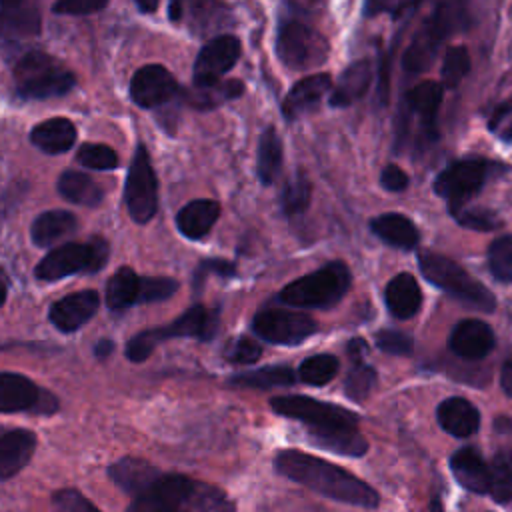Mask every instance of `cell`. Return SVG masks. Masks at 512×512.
Listing matches in <instances>:
<instances>
[{"instance_id": "74e56055", "label": "cell", "mask_w": 512, "mask_h": 512, "mask_svg": "<svg viewBox=\"0 0 512 512\" xmlns=\"http://www.w3.org/2000/svg\"><path fill=\"white\" fill-rule=\"evenodd\" d=\"M490 466V490L488 494L504 504L512 500V450H500L492 458Z\"/></svg>"}, {"instance_id": "cb8c5ba5", "label": "cell", "mask_w": 512, "mask_h": 512, "mask_svg": "<svg viewBox=\"0 0 512 512\" xmlns=\"http://www.w3.org/2000/svg\"><path fill=\"white\" fill-rule=\"evenodd\" d=\"M450 470L462 488L474 494H486L490 490V466L476 448L464 446L456 450L450 456Z\"/></svg>"}, {"instance_id": "4dcf8cb0", "label": "cell", "mask_w": 512, "mask_h": 512, "mask_svg": "<svg viewBox=\"0 0 512 512\" xmlns=\"http://www.w3.org/2000/svg\"><path fill=\"white\" fill-rule=\"evenodd\" d=\"M30 140L46 154H62L76 144V126L68 118H48L32 128Z\"/></svg>"}, {"instance_id": "bcb514c9", "label": "cell", "mask_w": 512, "mask_h": 512, "mask_svg": "<svg viewBox=\"0 0 512 512\" xmlns=\"http://www.w3.org/2000/svg\"><path fill=\"white\" fill-rule=\"evenodd\" d=\"M456 222L464 228H470V230H478V232H488V230H494L500 226V218L486 210V208H460V210H454L450 212Z\"/></svg>"}, {"instance_id": "e0dca14e", "label": "cell", "mask_w": 512, "mask_h": 512, "mask_svg": "<svg viewBox=\"0 0 512 512\" xmlns=\"http://www.w3.org/2000/svg\"><path fill=\"white\" fill-rule=\"evenodd\" d=\"M240 58V40L232 34H220L206 42L194 62V86H208L220 82Z\"/></svg>"}, {"instance_id": "60d3db41", "label": "cell", "mask_w": 512, "mask_h": 512, "mask_svg": "<svg viewBox=\"0 0 512 512\" xmlns=\"http://www.w3.org/2000/svg\"><path fill=\"white\" fill-rule=\"evenodd\" d=\"M376 384V370L362 360L352 362L344 380V392L354 402H364Z\"/></svg>"}, {"instance_id": "8d00e7d4", "label": "cell", "mask_w": 512, "mask_h": 512, "mask_svg": "<svg viewBox=\"0 0 512 512\" xmlns=\"http://www.w3.org/2000/svg\"><path fill=\"white\" fill-rule=\"evenodd\" d=\"M296 374L290 366H266L250 372L236 374L228 380L234 388H278V386H292L296 382Z\"/></svg>"}, {"instance_id": "7c38bea8", "label": "cell", "mask_w": 512, "mask_h": 512, "mask_svg": "<svg viewBox=\"0 0 512 512\" xmlns=\"http://www.w3.org/2000/svg\"><path fill=\"white\" fill-rule=\"evenodd\" d=\"M196 480L176 472H162L140 496L132 498L126 512H190Z\"/></svg>"}, {"instance_id": "484cf974", "label": "cell", "mask_w": 512, "mask_h": 512, "mask_svg": "<svg viewBox=\"0 0 512 512\" xmlns=\"http://www.w3.org/2000/svg\"><path fill=\"white\" fill-rule=\"evenodd\" d=\"M384 302L390 314L398 320H408L418 314L422 304V292L416 278L408 272L394 276L384 288Z\"/></svg>"}, {"instance_id": "ba28073f", "label": "cell", "mask_w": 512, "mask_h": 512, "mask_svg": "<svg viewBox=\"0 0 512 512\" xmlns=\"http://www.w3.org/2000/svg\"><path fill=\"white\" fill-rule=\"evenodd\" d=\"M328 40L300 20H284L276 34V54L290 70H308L328 58Z\"/></svg>"}, {"instance_id": "9c48e42d", "label": "cell", "mask_w": 512, "mask_h": 512, "mask_svg": "<svg viewBox=\"0 0 512 512\" xmlns=\"http://www.w3.org/2000/svg\"><path fill=\"white\" fill-rule=\"evenodd\" d=\"M270 408L286 418L302 422L308 430H332V428H356L358 416L338 404L322 402L310 396L290 394L270 400Z\"/></svg>"}, {"instance_id": "f6af8a7d", "label": "cell", "mask_w": 512, "mask_h": 512, "mask_svg": "<svg viewBox=\"0 0 512 512\" xmlns=\"http://www.w3.org/2000/svg\"><path fill=\"white\" fill-rule=\"evenodd\" d=\"M262 356V348L260 344L250 338V336H238V338H232L228 340V344L224 346V358L232 364H242V366H248V364H254L256 360H260Z\"/></svg>"}, {"instance_id": "83f0119b", "label": "cell", "mask_w": 512, "mask_h": 512, "mask_svg": "<svg viewBox=\"0 0 512 512\" xmlns=\"http://www.w3.org/2000/svg\"><path fill=\"white\" fill-rule=\"evenodd\" d=\"M372 82V66L368 60L352 62L338 78L332 94H330V106L332 108H346L368 92Z\"/></svg>"}, {"instance_id": "277c9868", "label": "cell", "mask_w": 512, "mask_h": 512, "mask_svg": "<svg viewBox=\"0 0 512 512\" xmlns=\"http://www.w3.org/2000/svg\"><path fill=\"white\" fill-rule=\"evenodd\" d=\"M218 330V310L206 308L204 304H194L182 316H178L168 326L148 328L132 336L126 344V358L130 362H144L158 344L172 338H196L210 340Z\"/></svg>"}, {"instance_id": "8992f818", "label": "cell", "mask_w": 512, "mask_h": 512, "mask_svg": "<svg viewBox=\"0 0 512 512\" xmlns=\"http://www.w3.org/2000/svg\"><path fill=\"white\" fill-rule=\"evenodd\" d=\"M76 76L54 56L30 50L14 66V86L22 98L44 100L72 90Z\"/></svg>"}, {"instance_id": "d590c367", "label": "cell", "mask_w": 512, "mask_h": 512, "mask_svg": "<svg viewBox=\"0 0 512 512\" xmlns=\"http://www.w3.org/2000/svg\"><path fill=\"white\" fill-rule=\"evenodd\" d=\"M282 158H284V150H282V140L276 134V130L272 126H268L258 142V160H256V172L262 184H272L280 170H282Z\"/></svg>"}, {"instance_id": "2e32d148", "label": "cell", "mask_w": 512, "mask_h": 512, "mask_svg": "<svg viewBox=\"0 0 512 512\" xmlns=\"http://www.w3.org/2000/svg\"><path fill=\"white\" fill-rule=\"evenodd\" d=\"M180 92L174 74L162 64H146L138 68L130 80V98L140 108H160L170 104Z\"/></svg>"}, {"instance_id": "44dd1931", "label": "cell", "mask_w": 512, "mask_h": 512, "mask_svg": "<svg viewBox=\"0 0 512 512\" xmlns=\"http://www.w3.org/2000/svg\"><path fill=\"white\" fill-rule=\"evenodd\" d=\"M162 472L144 458L124 456L108 466V478L132 498L144 494Z\"/></svg>"}, {"instance_id": "6125c7cd", "label": "cell", "mask_w": 512, "mask_h": 512, "mask_svg": "<svg viewBox=\"0 0 512 512\" xmlns=\"http://www.w3.org/2000/svg\"><path fill=\"white\" fill-rule=\"evenodd\" d=\"M430 512H444L442 502H440V498H438V496H434V498L430 500Z\"/></svg>"}, {"instance_id": "9f6ffc18", "label": "cell", "mask_w": 512, "mask_h": 512, "mask_svg": "<svg viewBox=\"0 0 512 512\" xmlns=\"http://www.w3.org/2000/svg\"><path fill=\"white\" fill-rule=\"evenodd\" d=\"M112 350H114V342H112V340H108V338L100 340V342L96 344V348H94V352H96V356H98V358H106V356H110V354H112Z\"/></svg>"}, {"instance_id": "db71d44e", "label": "cell", "mask_w": 512, "mask_h": 512, "mask_svg": "<svg viewBox=\"0 0 512 512\" xmlns=\"http://www.w3.org/2000/svg\"><path fill=\"white\" fill-rule=\"evenodd\" d=\"M346 350H348V356L352 358V362H358V360H362V356H364V352L368 350V346H366V342H364V340L354 338L352 342H348Z\"/></svg>"}, {"instance_id": "d6986e66", "label": "cell", "mask_w": 512, "mask_h": 512, "mask_svg": "<svg viewBox=\"0 0 512 512\" xmlns=\"http://www.w3.org/2000/svg\"><path fill=\"white\" fill-rule=\"evenodd\" d=\"M100 308V294L96 290L72 292L50 306V322L60 332H74L82 328Z\"/></svg>"}, {"instance_id": "3957f363", "label": "cell", "mask_w": 512, "mask_h": 512, "mask_svg": "<svg viewBox=\"0 0 512 512\" xmlns=\"http://www.w3.org/2000/svg\"><path fill=\"white\" fill-rule=\"evenodd\" d=\"M418 266L422 276L452 296L454 300L462 302L464 306L476 308L480 312H494L496 310V298L494 294L474 276H470L460 264L454 260L436 254V252H420L418 254Z\"/></svg>"}, {"instance_id": "9a60e30c", "label": "cell", "mask_w": 512, "mask_h": 512, "mask_svg": "<svg viewBox=\"0 0 512 512\" xmlns=\"http://www.w3.org/2000/svg\"><path fill=\"white\" fill-rule=\"evenodd\" d=\"M58 410V398L38 388L30 378L14 372H0V412H30V414H54Z\"/></svg>"}, {"instance_id": "ac0fdd59", "label": "cell", "mask_w": 512, "mask_h": 512, "mask_svg": "<svg viewBox=\"0 0 512 512\" xmlns=\"http://www.w3.org/2000/svg\"><path fill=\"white\" fill-rule=\"evenodd\" d=\"M496 346V334L494 330L476 318L460 320L450 336H448V348L466 360H480L486 358Z\"/></svg>"}, {"instance_id": "6f0895ef", "label": "cell", "mask_w": 512, "mask_h": 512, "mask_svg": "<svg viewBox=\"0 0 512 512\" xmlns=\"http://www.w3.org/2000/svg\"><path fill=\"white\" fill-rule=\"evenodd\" d=\"M182 16H184V4H180V2H170V4H168V18H170L172 22H178Z\"/></svg>"}, {"instance_id": "52a82bcc", "label": "cell", "mask_w": 512, "mask_h": 512, "mask_svg": "<svg viewBox=\"0 0 512 512\" xmlns=\"http://www.w3.org/2000/svg\"><path fill=\"white\" fill-rule=\"evenodd\" d=\"M108 242L100 236H92L88 242H66L50 250L36 266V278L44 282H54L72 274L88 272L94 274L102 270L108 262Z\"/></svg>"}, {"instance_id": "f907efd6", "label": "cell", "mask_w": 512, "mask_h": 512, "mask_svg": "<svg viewBox=\"0 0 512 512\" xmlns=\"http://www.w3.org/2000/svg\"><path fill=\"white\" fill-rule=\"evenodd\" d=\"M208 274H218V276H234L236 274V266L228 260H220V258H210L198 264L196 272H194V286H202L204 278Z\"/></svg>"}, {"instance_id": "816d5d0a", "label": "cell", "mask_w": 512, "mask_h": 512, "mask_svg": "<svg viewBox=\"0 0 512 512\" xmlns=\"http://www.w3.org/2000/svg\"><path fill=\"white\" fill-rule=\"evenodd\" d=\"M106 0H60L52 6V12L54 14H72V16H78V14H92V12H98L102 8H106Z\"/></svg>"}, {"instance_id": "7dc6e473", "label": "cell", "mask_w": 512, "mask_h": 512, "mask_svg": "<svg viewBox=\"0 0 512 512\" xmlns=\"http://www.w3.org/2000/svg\"><path fill=\"white\" fill-rule=\"evenodd\" d=\"M178 282L166 276H142L140 284V304L146 302H162L176 294Z\"/></svg>"}, {"instance_id": "603a6c76", "label": "cell", "mask_w": 512, "mask_h": 512, "mask_svg": "<svg viewBox=\"0 0 512 512\" xmlns=\"http://www.w3.org/2000/svg\"><path fill=\"white\" fill-rule=\"evenodd\" d=\"M332 78L326 72L312 74L296 82L282 102V114L286 120H296L298 116L314 110L322 98L328 94Z\"/></svg>"}, {"instance_id": "11a10c76", "label": "cell", "mask_w": 512, "mask_h": 512, "mask_svg": "<svg viewBox=\"0 0 512 512\" xmlns=\"http://www.w3.org/2000/svg\"><path fill=\"white\" fill-rule=\"evenodd\" d=\"M500 384H502V390L512 398V358L504 362L502 366V372H500Z\"/></svg>"}, {"instance_id": "ee69618b", "label": "cell", "mask_w": 512, "mask_h": 512, "mask_svg": "<svg viewBox=\"0 0 512 512\" xmlns=\"http://www.w3.org/2000/svg\"><path fill=\"white\" fill-rule=\"evenodd\" d=\"M470 70V54L464 46H450L444 54V64L440 70L442 88H456L460 80Z\"/></svg>"}, {"instance_id": "ffe728a7", "label": "cell", "mask_w": 512, "mask_h": 512, "mask_svg": "<svg viewBox=\"0 0 512 512\" xmlns=\"http://www.w3.org/2000/svg\"><path fill=\"white\" fill-rule=\"evenodd\" d=\"M42 30L40 6L32 0L0 2V38L26 40Z\"/></svg>"}, {"instance_id": "680465c9", "label": "cell", "mask_w": 512, "mask_h": 512, "mask_svg": "<svg viewBox=\"0 0 512 512\" xmlns=\"http://www.w3.org/2000/svg\"><path fill=\"white\" fill-rule=\"evenodd\" d=\"M6 296H8V278L0 268V306L6 302Z\"/></svg>"}, {"instance_id": "30bf717a", "label": "cell", "mask_w": 512, "mask_h": 512, "mask_svg": "<svg viewBox=\"0 0 512 512\" xmlns=\"http://www.w3.org/2000/svg\"><path fill=\"white\" fill-rule=\"evenodd\" d=\"M490 162L484 158H462L448 164L434 180V192L446 200L448 210H460L484 186L490 174Z\"/></svg>"}, {"instance_id": "836d02e7", "label": "cell", "mask_w": 512, "mask_h": 512, "mask_svg": "<svg viewBox=\"0 0 512 512\" xmlns=\"http://www.w3.org/2000/svg\"><path fill=\"white\" fill-rule=\"evenodd\" d=\"M56 188L64 200L78 206L94 208L104 198V190L98 186V182L76 170H64L56 182Z\"/></svg>"}, {"instance_id": "8fae6325", "label": "cell", "mask_w": 512, "mask_h": 512, "mask_svg": "<svg viewBox=\"0 0 512 512\" xmlns=\"http://www.w3.org/2000/svg\"><path fill=\"white\" fill-rule=\"evenodd\" d=\"M124 202L136 224L150 222L158 212V180L148 150L138 144L124 186Z\"/></svg>"}, {"instance_id": "b9f144b4", "label": "cell", "mask_w": 512, "mask_h": 512, "mask_svg": "<svg viewBox=\"0 0 512 512\" xmlns=\"http://www.w3.org/2000/svg\"><path fill=\"white\" fill-rule=\"evenodd\" d=\"M488 266L496 280L512 284V234L500 236L490 244Z\"/></svg>"}, {"instance_id": "5bb4252c", "label": "cell", "mask_w": 512, "mask_h": 512, "mask_svg": "<svg viewBox=\"0 0 512 512\" xmlns=\"http://www.w3.org/2000/svg\"><path fill=\"white\" fill-rule=\"evenodd\" d=\"M444 88L440 82H420L412 90L406 92L404 104L398 110L402 118L412 120L416 118V150L430 146L438 138L436 130V116L442 102Z\"/></svg>"}, {"instance_id": "f546056e", "label": "cell", "mask_w": 512, "mask_h": 512, "mask_svg": "<svg viewBox=\"0 0 512 512\" xmlns=\"http://www.w3.org/2000/svg\"><path fill=\"white\" fill-rule=\"evenodd\" d=\"M76 228H78V220L72 212L46 210L34 218L30 226V236L38 248H48L68 238L72 232H76Z\"/></svg>"}, {"instance_id": "7bdbcfd3", "label": "cell", "mask_w": 512, "mask_h": 512, "mask_svg": "<svg viewBox=\"0 0 512 512\" xmlns=\"http://www.w3.org/2000/svg\"><path fill=\"white\" fill-rule=\"evenodd\" d=\"M76 160L90 168V170H114L120 166V158L114 148L106 144H96V142H86L78 148Z\"/></svg>"}, {"instance_id": "f1b7e54d", "label": "cell", "mask_w": 512, "mask_h": 512, "mask_svg": "<svg viewBox=\"0 0 512 512\" xmlns=\"http://www.w3.org/2000/svg\"><path fill=\"white\" fill-rule=\"evenodd\" d=\"M218 216H220V204L216 200L198 198L180 208V212L176 214V226L180 234H184L186 238L200 240L212 230Z\"/></svg>"}, {"instance_id": "5b68a950", "label": "cell", "mask_w": 512, "mask_h": 512, "mask_svg": "<svg viewBox=\"0 0 512 512\" xmlns=\"http://www.w3.org/2000/svg\"><path fill=\"white\" fill-rule=\"evenodd\" d=\"M350 282L352 276L348 266L340 260H334L286 284L278 298L280 302L294 308H332L344 298Z\"/></svg>"}, {"instance_id": "94428289", "label": "cell", "mask_w": 512, "mask_h": 512, "mask_svg": "<svg viewBox=\"0 0 512 512\" xmlns=\"http://www.w3.org/2000/svg\"><path fill=\"white\" fill-rule=\"evenodd\" d=\"M136 8H138L140 12H154V10L158 8V2H156V0H152V2H142V0H138V2H136Z\"/></svg>"}, {"instance_id": "d4e9b609", "label": "cell", "mask_w": 512, "mask_h": 512, "mask_svg": "<svg viewBox=\"0 0 512 512\" xmlns=\"http://www.w3.org/2000/svg\"><path fill=\"white\" fill-rule=\"evenodd\" d=\"M436 418L442 430L456 438H468L480 428V412L478 408L460 396L446 398L436 408Z\"/></svg>"}, {"instance_id": "4316f807", "label": "cell", "mask_w": 512, "mask_h": 512, "mask_svg": "<svg viewBox=\"0 0 512 512\" xmlns=\"http://www.w3.org/2000/svg\"><path fill=\"white\" fill-rule=\"evenodd\" d=\"M370 230L388 246L400 250H414L420 242L416 224L404 214L388 212L370 220Z\"/></svg>"}, {"instance_id": "f35d334b", "label": "cell", "mask_w": 512, "mask_h": 512, "mask_svg": "<svg viewBox=\"0 0 512 512\" xmlns=\"http://www.w3.org/2000/svg\"><path fill=\"white\" fill-rule=\"evenodd\" d=\"M340 362L332 354H314L302 360L298 368V378L308 386H324L338 374Z\"/></svg>"}, {"instance_id": "681fc988", "label": "cell", "mask_w": 512, "mask_h": 512, "mask_svg": "<svg viewBox=\"0 0 512 512\" xmlns=\"http://www.w3.org/2000/svg\"><path fill=\"white\" fill-rule=\"evenodd\" d=\"M376 346L392 356H410L414 350V340L400 330H392V328H384L376 332Z\"/></svg>"}, {"instance_id": "91938a15", "label": "cell", "mask_w": 512, "mask_h": 512, "mask_svg": "<svg viewBox=\"0 0 512 512\" xmlns=\"http://www.w3.org/2000/svg\"><path fill=\"white\" fill-rule=\"evenodd\" d=\"M500 140L502 142H512V118L504 124V128L500 130Z\"/></svg>"}, {"instance_id": "6da1fadb", "label": "cell", "mask_w": 512, "mask_h": 512, "mask_svg": "<svg viewBox=\"0 0 512 512\" xmlns=\"http://www.w3.org/2000/svg\"><path fill=\"white\" fill-rule=\"evenodd\" d=\"M274 470L280 476L342 504L376 508L380 500L378 492L352 472L300 450H280L274 456Z\"/></svg>"}, {"instance_id": "c3c4849f", "label": "cell", "mask_w": 512, "mask_h": 512, "mask_svg": "<svg viewBox=\"0 0 512 512\" xmlns=\"http://www.w3.org/2000/svg\"><path fill=\"white\" fill-rule=\"evenodd\" d=\"M56 512H100L92 500H88L76 488H60L52 494Z\"/></svg>"}, {"instance_id": "4fadbf2b", "label": "cell", "mask_w": 512, "mask_h": 512, "mask_svg": "<svg viewBox=\"0 0 512 512\" xmlns=\"http://www.w3.org/2000/svg\"><path fill=\"white\" fill-rule=\"evenodd\" d=\"M252 330L256 336L270 344L296 346L310 338L318 326L312 316L304 312L284 310V308H264L252 320Z\"/></svg>"}, {"instance_id": "e575fe53", "label": "cell", "mask_w": 512, "mask_h": 512, "mask_svg": "<svg viewBox=\"0 0 512 512\" xmlns=\"http://www.w3.org/2000/svg\"><path fill=\"white\" fill-rule=\"evenodd\" d=\"M140 284L142 276L130 266L118 268L106 282V306L110 310H124L140 304Z\"/></svg>"}, {"instance_id": "d6a6232c", "label": "cell", "mask_w": 512, "mask_h": 512, "mask_svg": "<svg viewBox=\"0 0 512 512\" xmlns=\"http://www.w3.org/2000/svg\"><path fill=\"white\" fill-rule=\"evenodd\" d=\"M242 94H244V82L238 78L220 80L208 86H192L190 90L182 92L186 104L196 110H212L228 100L240 98Z\"/></svg>"}, {"instance_id": "f5cc1de1", "label": "cell", "mask_w": 512, "mask_h": 512, "mask_svg": "<svg viewBox=\"0 0 512 512\" xmlns=\"http://www.w3.org/2000/svg\"><path fill=\"white\" fill-rule=\"evenodd\" d=\"M380 184L390 192H402L408 186V176L400 166L388 164L380 174Z\"/></svg>"}, {"instance_id": "ab89813d", "label": "cell", "mask_w": 512, "mask_h": 512, "mask_svg": "<svg viewBox=\"0 0 512 512\" xmlns=\"http://www.w3.org/2000/svg\"><path fill=\"white\" fill-rule=\"evenodd\" d=\"M310 196H312V186H310V180L298 172L294 174L284 190H282V196H280V206H282V212L288 214V216H294V214H302L308 204H310Z\"/></svg>"}, {"instance_id": "7402d4cb", "label": "cell", "mask_w": 512, "mask_h": 512, "mask_svg": "<svg viewBox=\"0 0 512 512\" xmlns=\"http://www.w3.org/2000/svg\"><path fill=\"white\" fill-rule=\"evenodd\" d=\"M36 444V434L26 428L0 434V482L16 476L30 462Z\"/></svg>"}, {"instance_id": "7a4b0ae2", "label": "cell", "mask_w": 512, "mask_h": 512, "mask_svg": "<svg viewBox=\"0 0 512 512\" xmlns=\"http://www.w3.org/2000/svg\"><path fill=\"white\" fill-rule=\"evenodd\" d=\"M466 26H468V14L462 4H456V2L436 4L432 14L416 30L412 42L408 44V48L402 56L404 70L410 74L424 72L432 64L442 42L450 34H454L456 30H462Z\"/></svg>"}, {"instance_id": "1f68e13d", "label": "cell", "mask_w": 512, "mask_h": 512, "mask_svg": "<svg viewBox=\"0 0 512 512\" xmlns=\"http://www.w3.org/2000/svg\"><path fill=\"white\" fill-rule=\"evenodd\" d=\"M308 438L314 446L340 456L358 458L366 454L368 442L356 428H332V430H308Z\"/></svg>"}]
</instances>
